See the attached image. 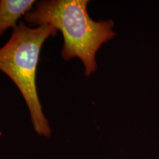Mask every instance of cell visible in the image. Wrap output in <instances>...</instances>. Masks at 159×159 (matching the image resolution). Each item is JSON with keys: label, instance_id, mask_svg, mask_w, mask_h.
I'll return each mask as SVG.
<instances>
[{"label": "cell", "instance_id": "6da1fadb", "mask_svg": "<svg viewBox=\"0 0 159 159\" xmlns=\"http://www.w3.org/2000/svg\"><path fill=\"white\" fill-rule=\"evenodd\" d=\"M88 3V0L41 1L25 16L31 25H48L61 31L64 39L63 57L81 59L86 76L96 71L98 49L116 35L112 20L96 21L91 19L87 12Z\"/></svg>", "mask_w": 159, "mask_h": 159}, {"label": "cell", "instance_id": "7a4b0ae2", "mask_svg": "<svg viewBox=\"0 0 159 159\" xmlns=\"http://www.w3.org/2000/svg\"><path fill=\"white\" fill-rule=\"evenodd\" d=\"M56 33L57 29L51 25L30 28L20 21L9 41L0 48V71L19 88L28 105L33 128L44 136H50L51 129L38 96L35 76L43 43Z\"/></svg>", "mask_w": 159, "mask_h": 159}, {"label": "cell", "instance_id": "3957f363", "mask_svg": "<svg viewBox=\"0 0 159 159\" xmlns=\"http://www.w3.org/2000/svg\"><path fill=\"white\" fill-rule=\"evenodd\" d=\"M34 0H1L0 1V35L9 28L15 29L16 21L33 7Z\"/></svg>", "mask_w": 159, "mask_h": 159}]
</instances>
